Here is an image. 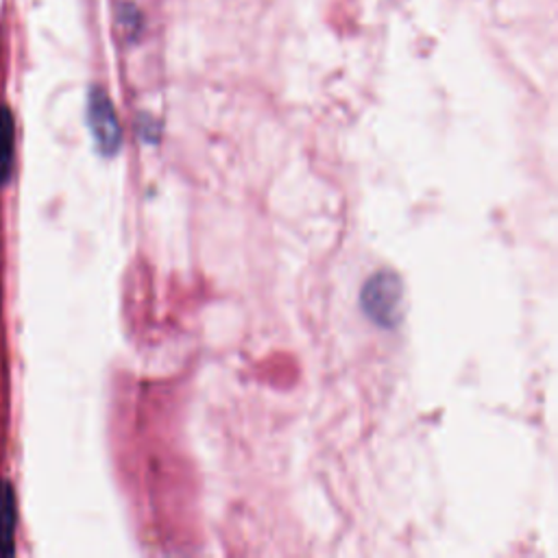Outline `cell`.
<instances>
[{
  "mask_svg": "<svg viewBox=\"0 0 558 558\" xmlns=\"http://www.w3.org/2000/svg\"><path fill=\"white\" fill-rule=\"evenodd\" d=\"M16 153V123L10 108H0V186L12 179Z\"/></svg>",
  "mask_w": 558,
  "mask_h": 558,
  "instance_id": "4",
  "label": "cell"
},
{
  "mask_svg": "<svg viewBox=\"0 0 558 558\" xmlns=\"http://www.w3.org/2000/svg\"><path fill=\"white\" fill-rule=\"evenodd\" d=\"M360 308L380 327H397L404 319V282L393 269L375 271L362 286Z\"/></svg>",
  "mask_w": 558,
  "mask_h": 558,
  "instance_id": "1",
  "label": "cell"
},
{
  "mask_svg": "<svg viewBox=\"0 0 558 558\" xmlns=\"http://www.w3.org/2000/svg\"><path fill=\"white\" fill-rule=\"evenodd\" d=\"M88 125L99 151L108 158L116 156L123 147V129L116 110L106 90L92 88L88 99Z\"/></svg>",
  "mask_w": 558,
  "mask_h": 558,
  "instance_id": "2",
  "label": "cell"
},
{
  "mask_svg": "<svg viewBox=\"0 0 558 558\" xmlns=\"http://www.w3.org/2000/svg\"><path fill=\"white\" fill-rule=\"evenodd\" d=\"M16 493L14 486L3 482L0 484V554L12 556L14 554V536H16Z\"/></svg>",
  "mask_w": 558,
  "mask_h": 558,
  "instance_id": "3",
  "label": "cell"
}]
</instances>
